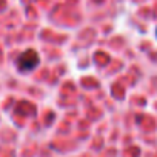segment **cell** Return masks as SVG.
<instances>
[{"label": "cell", "mask_w": 157, "mask_h": 157, "mask_svg": "<svg viewBox=\"0 0 157 157\" xmlns=\"http://www.w3.org/2000/svg\"><path fill=\"white\" fill-rule=\"evenodd\" d=\"M40 63V57L34 49H26L25 52H22L17 59V68L20 72H29L34 71Z\"/></svg>", "instance_id": "obj_1"}, {"label": "cell", "mask_w": 157, "mask_h": 157, "mask_svg": "<svg viewBox=\"0 0 157 157\" xmlns=\"http://www.w3.org/2000/svg\"><path fill=\"white\" fill-rule=\"evenodd\" d=\"M155 37H157V29H155Z\"/></svg>", "instance_id": "obj_2"}]
</instances>
